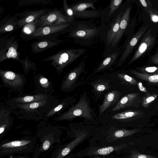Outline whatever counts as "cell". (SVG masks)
I'll use <instances>...</instances> for the list:
<instances>
[{
	"label": "cell",
	"instance_id": "obj_1",
	"mask_svg": "<svg viewBox=\"0 0 158 158\" xmlns=\"http://www.w3.org/2000/svg\"><path fill=\"white\" fill-rule=\"evenodd\" d=\"M93 20H75L67 30L69 37L75 43L82 46L90 47L96 43L100 38L106 24L101 23L97 26Z\"/></svg>",
	"mask_w": 158,
	"mask_h": 158
},
{
	"label": "cell",
	"instance_id": "obj_2",
	"mask_svg": "<svg viewBox=\"0 0 158 158\" xmlns=\"http://www.w3.org/2000/svg\"><path fill=\"white\" fill-rule=\"evenodd\" d=\"M60 101L56 96H53L41 101L8 106L19 119L39 121L44 119L45 115L58 105Z\"/></svg>",
	"mask_w": 158,
	"mask_h": 158
},
{
	"label": "cell",
	"instance_id": "obj_3",
	"mask_svg": "<svg viewBox=\"0 0 158 158\" xmlns=\"http://www.w3.org/2000/svg\"><path fill=\"white\" fill-rule=\"evenodd\" d=\"M77 118H83L88 122H98L97 114L95 109L91 107L89 96L85 90L80 95L77 103L53 119L56 121H71Z\"/></svg>",
	"mask_w": 158,
	"mask_h": 158
},
{
	"label": "cell",
	"instance_id": "obj_4",
	"mask_svg": "<svg viewBox=\"0 0 158 158\" xmlns=\"http://www.w3.org/2000/svg\"><path fill=\"white\" fill-rule=\"evenodd\" d=\"M93 76L85 83L89 87L92 99L97 102L104 97L107 92L116 89L110 73L100 72Z\"/></svg>",
	"mask_w": 158,
	"mask_h": 158
},
{
	"label": "cell",
	"instance_id": "obj_5",
	"mask_svg": "<svg viewBox=\"0 0 158 158\" xmlns=\"http://www.w3.org/2000/svg\"><path fill=\"white\" fill-rule=\"evenodd\" d=\"M84 56L78 65L67 73L64 77L60 87L61 91L66 93L71 92L78 87L85 85L87 72L85 70Z\"/></svg>",
	"mask_w": 158,
	"mask_h": 158
},
{
	"label": "cell",
	"instance_id": "obj_6",
	"mask_svg": "<svg viewBox=\"0 0 158 158\" xmlns=\"http://www.w3.org/2000/svg\"><path fill=\"white\" fill-rule=\"evenodd\" d=\"M86 51L83 48L65 49L49 56L44 61L52 60L50 64L56 69L58 74H59L66 66L75 61Z\"/></svg>",
	"mask_w": 158,
	"mask_h": 158
},
{
	"label": "cell",
	"instance_id": "obj_7",
	"mask_svg": "<svg viewBox=\"0 0 158 158\" xmlns=\"http://www.w3.org/2000/svg\"><path fill=\"white\" fill-rule=\"evenodd\" d=\"M125 10L121 5L117 14L106 24L100 36V38L105 45L104 52L103 53L104 57L109 54L112 43L118 31L121 17Z\"/></svg>",
	"mask_w": 158,
	"mask_h": 158
},
{
	"label": "cell",
	"instance_id": "obj_8",
	"mask_svg": "<svg viewBox=\"0 0 158 158\" xmlns=\"http://www.w3.org/2000/svg\"><path fill=\"white\" fill-rule=\"evenodd\" d=\"M144 115L143 112L140 110L130 109L105 114L98 118V122L118 124L142 118Z\"/></svg>",
	"mask_w": 158,
	"mask_h": 158
},
{
	"label": "cell",
	"instance_id": "obj_9",
	"mask_svg": "<svg viewBox=\"0 0 158 158\" xmlns=\"http://www.w3.org/2000/svg\"><path fill=\"white\" fill-rule=\"evenodd\" d=\"M0 76L5 87L16 92H22L26 81L24 75L10 71L0 70Z\"/></svg>",
	"mask_w": 158,
	"mask_h": 158
},
{
	"label": "cell",
	"instance_id": "obj_10",
	"mask_svg": "<svg viewBox=\"0 0 158 158\" xmlns=\"http://www.w3.org/2000/svg\"><path fill=\"white\" fill-rule=\"evenodd\" d=\"M127 43L125 42L122 46L118 47L116 51L104 57L92 73L87 77L85 82L94 75L106 70H109L110 72H113V66L115 64L116 65Z\"/></svg>",
	"mask_w": 158,
	"mask_h": 158
},
{
	"label": "cell",
	"instance_id": "obj_11",
	"mask_svg": "<svg viewBox=\"0 0 158 158\" xmlns=\"http://www.w3.org/2000/svg\"><path fill=\"white\" fill-rule=\"evenodd\" d=\"M123 92L114 89L106 93L104 97L102 103L98 107V119L112 109L124 95Z\"/></svg>",
	"mask_w": 158,
	"mask_h": 158
},
{
	"label": "cell",
	"instance_id": "obj_12",
	"mask_svg": "<svg viewBox=\"0 0 158 158\" xmlns=\"http://www.w3.org/2000/svg\"><path fill=\"white\" fill-rule=\"evenodd\" d=\"M127 73V71L123 70L110 73V77L115 88L123 92L125 89L138 84L137 81Z\"/></svg>",
	"mask_w": 158,
	"mask_h": 158
},
{
	"label": "cell",
	"instance_id": "obj_13",
	"mask_svg": "<svg viewBox=\"0 0 158 158\" xmlns=\"http://www.w3.org/2000/svg\"><path fill=\"white\" fill-rule=\"evenodd\" d=\"M71 22L66 15L59 10H55L41 16L38 20L37 25L40 27L52 26Z\"/></svg>",
	"mask_w": 158,
	"mask_h": 158
},
{
	"label": "cell",
	"instance_id": "obj_14",
	"mask_svg": "<svg viewBox=\"0 0 158 158\" xmlns=\"http://www.w3.org/2000/svg\"><path fill=\"white\" fill-rule=\"evenodd\" d=\"M142 99L139 93H132L125 95L112 109L105 114L130 107L137 108L140 106Z\"/></svg>",
	"mask_w": 158,
	"mask_h": 158
},
{
	"label": "cell",
	"instance_id": "obj_15",
	"mask_svg": "<svg viewBox=\"0 0 158 158\" xmlns=\"http://www.w3.org/2000/svg\"><path fill=\"white\" fill-rule=\"evenodd\" d=\"M131 8V6L127 7L122 16L118 31L112 43L108 55L116 51L118 47L120 41L127 30L129 22Z\"/></svg>",
	"mask_w": 158,
	"mask_h": 158
},
{
	"label": "cell",
	"instance_id": "obj_16",
	"mask_svg": "<svg viewBox=\"0 0 158 158\" xmlns=\"http://www.w3.org/2000/svg\"><path fill=\"white\" fill-rule=\"evenodd\" d=\"M148 27H143L139 30L132 38L128 41L125 48L119 58L115 67L122 66L126 61L138 42L145 32Z\"/></svg>",
	"mask_w": 158,
	"mask_h": 158
},
{
	"label": "cell",
	"instance_id": "obj_17",
	"mask_svg": "<svg viewBox=\"0 0 158 158\" xmlns=\"http://www.w3.org/2000/svg\"><path fill=\"white\" fill-rule=\"evenodd\" d=\"M51 94H37L28 95L12 98L7 101L6 103L8 106L19 104H26L42 101L52 97Z\"/></svg>",
	"mask_w": 158,
	"mask_h": 158
},
{
	"label": "cell",
	"instance_id": "obj_18",
	"mask_svg": "<svg viewBox=\"0 0 158 158\" xmlns=\"http://www.w3.org/2000/svg\"><path fill=\"white\" fill-rule=\"evenodd\" d=\"M77 94L66 97L61 100L59 103L52 109L44 116V121H47L55 115L58 116L63 113L66 109L75 104L77 100Z\"/></svg>",
	"mask_w": 158,
	"mask_h": 158
},
{
	"label": "cell",
	"instance_id": "obj_19",
	"mask_svg": "<svg viewBox=\"0 0 158 158\" xmlns=\"http://www.w3.org/2000/svg\"><path fill=\"white\" fill-rule=\"evenodd\" d=\"M33 84L35 86V93L52 94L54 92L55 86L52 81L41 74L36 75Z\"/></svg>",
	"mask_w": 158,
	"mask_h": 158
},
{
	"label": "cell",
	"instance_id": "obj_20",
	"mask_svg": "<svg viewBox=\"0 0 158 158\" xmlns=\"http://www.w3.org/2000/svg\"><path fill=\"white\" fill-rule=\"evenodd\" d=\"M73 22L54 26L40 27L36 29L35 32L31 35L33 37H39L51 35L64 31H67L72 25Z\"/></svg>",
	"mask_w": 158,
	"mask_h": 158
},
{
	"label": "cell",
	"instance_id": "obj_21",
	"mask_svg": "<svg viewBox=\"0 0 158 158\" xmlns=\"http://www.w3.org/2000/svg\"><path fill=\"white\" fill-rule=\"evenodd\" d=\"M148 32L134 55L127 63V65H129L134 62L153 45L155 40V37L149 34L148 31Z\"/></svg>",
	"mask_w": 158,
	"mask_h": 158
},
{
	"label": "cell",
	"instance_id": "obj_22",
	"mask_svg": "<svg viewBox=\"0 0 158 158\" xmlns=\"http://www.w3.org/2000/svg\"><path fill=\"white\" fill-rule=\"evenodd\" d=\"M107 11V7L105 9L85 10L81 11H74L75 18L81 19H95L101 18V21L105 22V18Z\"/></svg>",
	"mask_w": 158,
	"mask_h": 158
},
{
	"label": "cell",
	"instance_id": "obj_23",
	"mask_svg": "<svg viewBox=\"0 0 158 158\" xmlns=\"http://www.w3.org/2000/svg\"><path fill=\"white\" fill-rule=\"evenodd\" d=\"M123 0H111L107 7V11L105 18L106 24H107L118 12L123 2Z\"/></svg>",
	"mask_w": 158,
	"mask_h": 158
},
{
	"label": "cell",
	"instance_id": "obj_24",
	"mask_svg": "<svg viewBox=\"0 0 158 158\" xmlns=\"http://www.w3.org/2000/svg\"><path fill=\"white\" fill-rule=\"evenodd\" d=\"M127 71L138 78L146 81L150 84L158 85V74L143 73L134 69Z\"/></svg>",
	"mask_w": 158,
	"mask_h": 158
},
{
	"label": "cell",
	"instance_id": "obj_25",
	"mask_svg": "<svg viewBox=\"0 0 158 158\" xmlns=\"http://www.w3.org/2000/svg\"><path fill=\"white\" fill-rule=\"evenodd\" d=\"M98 0H84L75 2L69 5L74 11H81L86 9L91 8L92 10L97 9L94 6V4Z\"/></svg>",
	"mask_w": 158,
	"mask_h": 158
},
{
	"label": "cell",
	"instance_id": "obj_26",
	"mask_svg": "<svg viewBox=\"0 0 158 158\" xmlns=\"http://www.w3.org/2000/svg\"><path fill=\"white\" fill-rule=\"evenodd\" d=\"M44 12V10H41L32 12L29 15H27L19 20L18 22V24L19 26H21L32 22L35 20H37L38 18L40 17Z\"/></svg>",
	"mask_w": 158,
	"mask_h": 158
},
{
	"label": "cell",
	"instance_id": "obj_27",
	"mask_svg": "<svg viewBox=\"0 0 158 158\" xmlns=\"http://www.w3.org/2000/svg\"><path fill=\"white\" fill-rule=\"evenodd\" d=\"M158 94L155 93H147L142 98L141 105L144 108L148 107L157 98Z\"/></svg>",
	"mask_w": 158,
	"mask_h": 158
},
{
	"label": "cell",
	"instance_id": "obj_28",
	"mask_svg": "<svg viewBox=\"0 0 158 158\" xmlns=\"http://www.w3.org/2000/svg\"><path fill=\"white\" fill-rule=\"evenodd\" d=\"M16 49L14 46L9 47L7 50L5 52V54L0 56V61L1 62L4 60L10 58H12L20 61L17 58L18 53Z\"/></svg>",
	"mask_w": 158,
	"mask_h": 158
},
{
	"label": "cell",
	"instance_id": "obj_29",
	"mask_svg": "<svg viewBox=\"0 0 158 158\" xmlns=\"http://www.w3.org/2000/svg\"><path fill=\"white\" fill-rule=\"evenodd\" d=\"M136 70L146 74H158V66H145L136 68Z\"/></svg>",
	"mask_w": 158,
	"mask_h": 158
},
{
	"label": "cell",
	"instance_id": "obj_30",
	"mask_svg": "<svg viewBox=\"0 0 158 158\" xmlns=\"http://www.w3.org/2000/svg\"><path fill=\"white\" fill-rule=\"evenodd\" d=\"M38 20L24 25L23 29V31L27 35L33 34L36 29V24H37Z\"/></svg>",
	"mask_w": 158,
	"mask_h": 158
},
{
	"label": "cell",
	"instance_id": "obj_31",
	"mask_svg": "<svg viewBox=\"0 0 158 158\" xmlns=\"http://www.w3.org/2000/svg\"><path fill=\"white\" fill-rule=\"evenodd\" d=\"M28 141H15L8 143L1 146V147L5 148H13L25 145L29 143Z\"/></svg>",
	"mask_w": 158,
	"mask_h": 158
},
{
	"label": "cell",
	"instance_id": "obj_32",
	"mask_svg": "<svg viewBox=\"0 0 158 158\" xmlns=\"http://www.w3.org/2000/svg\"><path fill=\"white\" fill-rule=\"evenodd\" d=\"M63 6L66 16L69 18L71 22H73L75 20L73 10L68 5L66 0L63 1Z\"/></svg>",
	"mask_w": 158,
	"mask_h": 158
},
{
	"label": "cell",
	"instance_id": "obj_33",
	"mask_svg": "<svg viewBox=\"0 0 158 158\" xmlns=\"http://www.w3.org/2000/svg\"><path fill=\"white\" fill-rule=\"evenodd\" d=\"M23 68L24 73L26 75L28 74V71L31 69H35V64L31 63L30 61L26 60L24 61H21Z\"/></svg>",
	"mask_w": 158,
	"mask_h": 158
},
{
	"label": "cell",
	"instance_id": "obj_34",
	"mask_svg": "<svg viewBox=\"0 0 158 158\" xmlns=\"http://www.w3.org/2000/svg\"><path fill=\"white\" fill-rule=\"evenodd\" d=\"M55 44L54 42L48 41H44L40 42L38 43L36 46L37 47V49L39 48L41 49H44L47 48L48 47H51V46L52 45H54Z\"/></svg>",
	"mask_w": 158,
	"mask_h": 158
},
{
	"label": "cell",
	"instance_id": "obj_35",
	"mask_svg": "<svg viewBox=\"0 0 158 158\" xmlns=\"http://www.w3.org/2000/svg\"><path fill=\"white\" fill-rule=\"evenodd\" d=\"M113 148L111 147L102 148L98 151V154L102 155H106L112 152Z\"/></svg>",
	"mask_w": 158,
	"mask_h": 158
},
{
	"label": "cell",
	"instance_id": "obj_36",
	"mask_svg": "<svg viewBox=\"0 0 158 158\" xmlns=\"http://www.w3.org/2000/svg\"><path fill=\"white\" fill-rule=\"evenodd\" d=\"M148 13L152 21L155 23L158 22V15L153 13L150 11H149Z\"/></svg>",
	"mask_w": 158,
	"mask_h": 158
},
{
	"label": "cell",
	"instance_id": "obj_37",
	"mask_svg": "<svg viewBox=\"0 0 158 158\" xmlns=\"http://www.w3.org/2000/svg\"><path fill=\"white\" fill-rule=\"evenodd\" d=\"M14 26L11 24H8L5 26L3 28V31L8 32L12 31L14 29Z\"/></svg>",
	"mask_w": 158,
	"mask_h": 158
},
{
	"label": "cell",
	"instance_id": "obj_38",
	"mask_svg": "<svg viewBox=\"0 0 158 158\" xmlns=\"http://www.w3.org/2000/svg\"><path fill=\"white\" fill-rule=\"evenodd\" d=\"M151 61L153 63L158 64V51L152 57Z\"/></svg>",
	"mask_w": 158,
	"mask_h": 158
},
{
	"label": "cell",
	"instance_id": "obj_39",
	"mask_svg": "<svg viewBox=\"0 0 158 158\" xmlns=\"http://www.w3.org/2000/svg\"><path fill=\"white\" fill-rule=\"evenodd\" d=\"M114 134L115 136L116 137H121L124 135V132L123 130H117L115 132Z\"/></svg>",
	"mask_w": 158,
	"mask_h": 158
},
{
	"label": "cell",
	"instance_id": "obj_40",
	"mask_svg": "<svg viewBox=\"0 0 158 158\" xmlns=\"http://www.w3.org/2000/svg\"><path fill=\"white\" fill-rule=\"evenodd\" d=\"M50 146V143L48 141H45L43 144V148L44 150L48 149Z\"/></svg>",
	"mask_w": 158,
	"mask_h": 158
},
{
	"label": "cell",
	"instance_id": "obj_41",
	"mask_svg": "<svg viewBox=\"0 0 158 158\" xmlns=\"http://www.w3.org/2000/svg\"><path fill=\"white\" fill-rule=\"evenodd\" d=\"M70 152V149L68 148H65L61 152V154L63 156H65L67 155Z\"/></svg>",
	"mask_w": 158,
	"mask_h": 158
},
{
	"label": "cell",
	"instance_id": "obj_42",
	"mask_svg": "<svg viewBox=\"0 0 158 158\" xmlns=\"http://www.w3.org/2000/svg\"><path fill=\"white\" fill-rule=\"evenodd\" d=\"M139 1L142 5L145 7H147L148 6V4L146 1L145 0H140Z\"/></svg>",
	"mask_w": 158,
	"mask_h": 158
},
{
	"label": "cell",
	"instance_id": "obj_43",
	"mask_svg": "<svg viewBox=\"0 0 158 158\" xmlns=\"http://www.w3.org/2000/svg\"><path fill=\"white\" fill-rule=\"evenodd\" d=\"M138 158H147V157L144 155H140L138 156Z\"/></svg>",
	"mask_w": 158,
	"mask_h": 158
},
{
	"label": "cell",
	"instance_id": "obj_44",
	"mask_svg": "<svg viewBox=\"0 0 158 158\" xmlns=\"http://www.w3.org/2000/svg\"><path fill=\"white\" fill-rule=\"evenodd\" d=\"M157 109H158V106H157Z\"/></svg>",
	"mask_w": 158,
	"mask_h": 158
}]
</instances>
